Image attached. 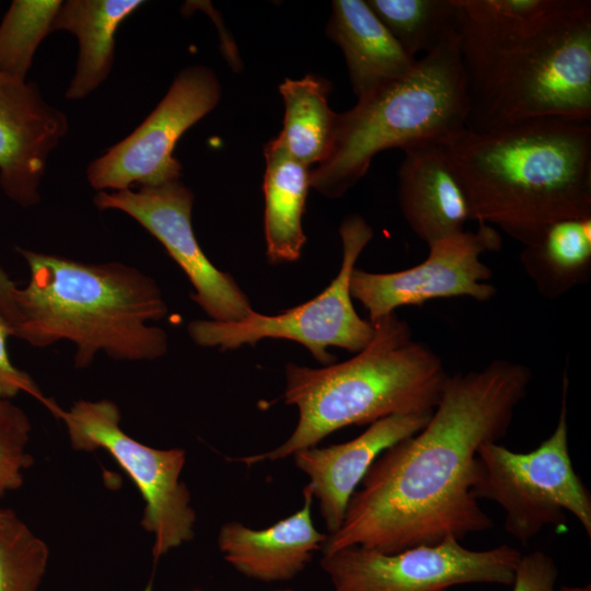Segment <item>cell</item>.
<instances>
[{
    "label": "cell",
    "mask_w": 591,
    "mask_h": 591,
    "mask_svg": "<svg viewBox=\"0 0 591 591\" xmlns=\"http://www.w3.org/2000/svg\"><path fill=\"white\" fill-rule=\"evenodd\" d=\"M531 381L526 364L507 359L449 375L426 426L370 466L323 555L349 546L393 554L493 528L472 494L475 455L507 434Z\"/></svg>",
    "instance_id": "1"
},
{
    "label": "cell",
    "mask_w": 591,
    "mask_h": 591,
    "mask_svg": "<svg viewBox=\"0 0 591 591\" xmlns=\"http://www.w3.org/2000/svg\"><path fill=\"white\" fill-rule=\"evenodd\" d=\"M442 147L472 220L523 246L554 222L591 217V120L540 117L464 128Z\"/></svg>",
    "instance_id": "2"
},
{
    "label": "cell",
    "mask_w": 591,
    "mask_h": 591,
    "mask_svg": "<svg viewBox=\"0 0 591 591\" xmlns=\"http://www.w3.org/2000/svg\"><path fill=\"white\" fill-rule=\"evenodd\" d=\"M30 278L16 289L20 323L14 337L33 347L68 340L84 369L103 351L121 361H147L167 351V335L149 324L167 305L153 278L119 262L89 264L18 247Z\"/></svg>",
    "instance_id": "3"
},
{
    "label": "cell",
    "mask_w": 591,
    "mask_h": 591,
    "mask_svg": "<svg viewBox=\"0 0 591 591\" xmlns=\"http://www.w3.org/2000/svg\"><path fill=\"white\" fill-rule=\"evenodd\" d=\"M373 336L352 358L309 368L285 367V402L299 410L291 436L274 450L236 457L248 466L316 447L332 432L398 414L433 412L449 378L439 355L413 338L395 312L372 323Z\"/></svg>",
    "instance_id": "4"
},
{
    "label": "cell",
    "mask_w": 591,
    "mask_h": 591,
    "mask_svg": "<svg viewBox=\"0 0 591 591\" xmlns=\"http://www.w3.org/2000/svg\"><path fill=\"white\" fill-rule=\"evenodd\" d=\"M466 128L540 117L591 120V2L563 0L541 27L461 55Z\"/></svg>",
    "instance_id": "5"
},
{
    "label": "cell",
    "mask_w": 591,
    "mask_h": 591,
    "mask_svg": "<svg viewBox=\"0 0 591 591\" xmlns=\"http://www.w3.org/2000/svg\"><path fill=\"white\" fill-rule=\"evenodd\" d=\"M467 80L455 24L414 68L338 114L327 159L311 170V187L339 198L367 173L379 152L433 142L466 128Z\"/></svg>",
    "instance_id": "6"
},
{
    "label": "cell",
    "mask_w": 591,
    "mask_h": 591,
    "mask_svg": "<svg viewBox=\"0 0 591 591\" xmlns=\"http://www.w3.org/2000/svg\"><path fill=\"white\" fill-rule=\"evenodd\" d=\"M568 386L565 371L556 427L536 449L521 453L498 442H486L475 455L473 496L498 503L505 512L506 532L523 545L546 526L564 530L567 512L591 537V495L569 453Z\"/></svg>",
    "instance_id": "7"
},
{
    "label": "cell",
    "mask_w": 591,
    "mask_h": 591,
    "mask_svg": "<svg viewBox=\"0 0 591 591\" xmlns=\"http://www.w3.org/2000/svg\"><path fill=\"white\" fill-rule=\"evenodd\" d=\"M339 234L343 245L339 271L315 298L275 315L253 310L236 322L194 320L187 326L192 340L201 347L229 350L266 338L288 339L303 345L323 366L336 361V357L327 351L328 347L356 354L363 349L371 340L374 327L369 320L358 315L349 280L373 230L360 215H349L344 218Z\"/></svg>",
    "instance_id": "8"
},
{
    "label": "cell",
    "mask_w": 591,
    "mask_h": 591,
    "mask_svg": "<svg viewBox=\"0 0 591 591\" xmlns=\"http://www.w3.org/2000/svg\"><path fill=\"white\" fill-rule=\"evenodd\" d=\"M80 451L106 450L129 475L144 500L142 528L154 537L153 570L161 556L194 537L195 510L190 493L179 480L186 461L183 449H154L120 427V412L109 399L78 401L54 415Z\"/></svg>",
    "instance_id": "9"
},
{
    "label": "cell",
    "mask_w": 591,
    "mask_h": 591,
    "mask_svg": "<svg viewBox=\"0 0 591 591\" xmlns=\"http://www.w3.org/2000/svg\"><path fill=\"white\" fill-rule=\"evenodd\" d=\"M521 553L509 545L475 551L448 536L385 554L349 546L323 555L333 591H447L468 583L511 586Z\"/></svg>",
    "instance_id": "10"
},
{
    "label": "cell",
    "mask_w": 591,
    "mask_h": 591,
    "mask_svg": "<svg viewBox=\"0 0 591 591\" xmlns=\"http://www.w3.org/2000/svg\"><path fill=\"white\" fill-rule=\"evenodd\" d=\"M221 86L206 66H188L174 78L164 97L126 138L90 162L86 178L97 192L159 186L182 177L174 148L194 124L219 103Z\"/></svg>",
    "instance_id": "11"
},
{
    "label": "cell",
    "mask_w": 591,
    "mask_h": 591,
    "mask_svg": "<svg viewBox=\"0 0 591 591\" xmlns=\"http://www.w3.org/2000/svg\"><path fill=\"white\" fill-rule=\"evenodd\" d=\"M498 230L478 223L476 231H462L428 245V256L420 264L394 273L352 270L349 288L371 323L397 308L421 305L433 299L468 297L488 301L497 292L489 283L493 271L480 260L486 252L501 248Z\"/></svg>",
    "instance_id": "12"
},
{
    "label": "cell",
    "mask_w": 591,
    "mask_h": 591,
    "mask_svg": "<svg viewBox=\"0 0 591 591\" xmlns=\"http://www.w3.org/2000/svg\"><path fill=\"white\" fill-rule=\"evenodd\" d=\"M93 202L100 210L126 213L162 244L187 276L195 289L190 298L209 320L236 322L253 311L235 279L201 250L192 224L194 194L181 179L138 190L97 192Z\"/></svg>",
    "instance_id": "13"
},
{
    "label": "cell",
    "mask_w": 591,
    "mask_h": 591,
    "mask_svg": "<svg viewBox=\"0 0 591 591\" xmlns=\"http://www.w3.org/2000/svg\"><path fill=\"white\" fill-rule=\"evenodd\" d=\"M68 129L67 115L35 82L0 70V187L10 200L22 208L39 202L49 155Z\"/></svg>",
    "instance_id": "14"
},
{
    "label": "cell",
    "mask_w": 591,
    "mask_h": 591,
    "mask_svg": "<svg viewBox=\"0 0 591 591\" xmlns=\"http://www.w3.org/2000/svg\"><path fill=\"white\" fill-rule=\"evenodd\" d=\"M432 413L392 415L372 422L347 442L293 453L296 466L310 479L305 487L318 501L328 535L340 528L350 497L376 457L421 430Z\"/></svg>",
    "instance_id": "15"
},
{
    "label": "cell",
    "mask_w": 591,
    "mask_h": 591,
    "mask_svg": "<svg viewBox=\"0 0 591 591\" xmlns=\"http://www.w3.org/2000/svg\"><path fill=\"white\" fill-rule=\"evenodd\" d=\"M398 204L408 227L427 245L464 231L471 209L462 184L440 143L403 150Z\"/></svg>",
    "instance_id": "16"
},
{
    "label": "cell",
    "mask_w": 591,
    "mask_h": 591,
    "mask_svg": "<svg viewBox=\"0 0 591 591\" xmlns=\"http://www.w3.org/2000/svg\"><path fill=\"white\" fill-rule=\"evenodd\" d=\"M303 497L300 510L269 528L254 530L237 521L224 523L218 534L224 559L242 575L263 582L287 581L299 575L327 538L313 524V496L306 487Z\"/></svg>",
    "instance_id": "17"
},
{
    "label": "cell",
    "mask_w": 591,
    "mask_h": 591,
    "mask_svg": "<svg viewBox=\"0 0 591 591\" xmlns=\"http://www.w3.org/2000/svg\"><path fill=\"white\" fill-rule=\"evenodd\" d=\"M326 33L341 49L358 100L407 74L416 65L363 0H335Z\"/></svg>",
    "instance_id": "18"
},
{
    "label": "cell",
    "mask_w": 591,
    "mask_h": 591,
    "mask_svg": "<svg viewBox=\"0 0 591 591\" xmlns=\"http://www.w3.org/2000/svg\"><path fill=\"white\" fill-rule=\"evenodd\" d=\"M143 3L142 0L62 1L51 32L71 33L79 43L76 70L65 93L67 100L89 96L107 79L115 58V35Z\"/></svg>",
    "instance_id": "19"
},
{
    "label": "cell",
    "mask_w": 591,
    "mask_h": 591,
    "mask_svg": "<svg viewBox=\"0 0 591 591\" xmlns=\"http://www.w3.org/2000/svg\"><path fill=\"white\" fill-rule=\"evenodd\" d=\"M264 154L266 255L271 264L292 263L300 258L306 242L302 217L311 170L289 153L279 136L266 143Z\"/></svg>",
    "instance_id": "20"
},
{
    "label": "cell",
    "mask_w": 591,
    "mask_h": 591,
    "mask_svg": "<svg viewBox=\"0 0 591 591\" xmlns=\"http://www.w3.org/2000/svg\"><path fill=\"white\" fill-rule=\"evenodd\" d=\"M523 270L537 292L556 299L591 275V217L565 219L548 225L520 253Z\"/></svg>",
    "instance_id": "21"
},
{
    "label": "cell",
    "mask_w": 591,
    "mask_h": 591,
    "mask_svg": "<svg viewBox=\"0 0 591 591\" xmlns=\"http://www.w3.org/2000/svg\"><path fill=\"white\" fill-rule=\"evenodd\" d=\"M285 103L279 137L289 153L306 166L324 162L334 143L337 117L327 103L331 83L315 74L285 79L279 85Z\"/></svg>",
    "instance_id": "22"
},
{
    "label": "cell",
    "mask_w": 591,
    "mask_h": 591,
    "mask_svg": "<svg viewBox=\"0 0 591 591\" xmlns=\"http://www.w3.org/2000/svg\"><path fill=\"white\" fill-rule=\"evenodd\" d=\"M373 13L413 57L431 51L454 26V0H367Z\"/></svg>",
    "instance_id": "23"
},
{
    "label": "cell",
    "mask_w": 591,
    "mask_h": 591,
    "mask_svg": "<svg viewBox=\"0 0 591 591\" xmlns=\"http://www.w3.org/2000/svg\"><path fill=\"white\" fill-rule=\"evenodd\" d=\"M61 0H13L0 22V70L26 80L35 51L51 32Z\"/></svg>",
    "instance_id": "24"
},
{
    "label": "cell",
    "mask_w": 591,
    "mask_h": 591,
    "mask_svg": "<svg viewBox=\"0 0 591 591\" xmlns=\"http://www.w3.org/2000/svg\"><path fill=\"white\" fill-rule=\"evenodd\" d=\"M47 544L11 509L0 508V591H38Z\"/></svg>",
    "instance_id": "25"
},
{
    "label": "cell",
    "mask_w": 591,
    "mask_h": 591,
    "mask_svg": "<svg viewBox=\"0 0 591 591\" xmlns=\"http://www.w3.org/2000/svg\"><path fill=\"white\" fill-rule=\"evenodd\" d=\"M31 421L11 399H0V498L20 488L23 472L33 464L27 451Z\"/></svg>",
    "instance_id": "26"
},
{
    "label": "cell",
    "mask_w": 591,
    "mask_h": 591,
    "mask_svg": "<svg viewBox=\"0 0 591 591\" xmlns=\"http://www.w3.org/2000/svg\"><path fill=\"white\" fill-rule=\"evenodd\" d=\"M10 336H12L11 327L0 316V399H11L24 392L43 403L54 414L59 407L58 404L45 397L31 375L14 367L10 361L7 349V340Z\"/></svg>",
    "instance_id": "27"
},
{
    "label": "cell",
    "mask_w": 591,
    "mask_h": 591,
    "mask_svg": "<svg viewBox=\"0 0 591 591\" xmlns=\"http://www.w3.org/2000/svg\"><path fill=\"white\" fill-rule=\"evenodd\" d=\"M558 569L554 559L542 551L521 556L514 571L512 591H555Z\"/></svg>",
    "instance_id": "28"
},
{
    "label": "cell",
    "mask_w": 591,
    "mask_h": 591,
    "mask_svg": "<svg viewBox=\"0 0 591 591\" xmlns=\"http://www.w3.org/2000/svg\"><path fill=\"white\" fill-rule=\"evenodd\" d=\"M18 286L0 266V316L10 325L12 336L19 326L20 315L14 296Z\"/></svg>",
    "instance_id": "29"
},
{
    "label": "cell",
    "mask_w": 591,
    "mask_h": 591,
    "mask_svg": "<svg viewBox=\"0 0 591 591\" xmlns=\"http://www.w3.org/2000/svg\"><path fill=\"white\" fill-rule=\"evenodd\" d=\"M555 591H591V586L590 583L584 586H563Z\"/></svg>",
    "instance_id": "30"
},
{
    "label": "cell",
    "mask_w": 591,
    "mask_h": 591,
    "mask_svg": "<svg viewBox=\"0 0 591 591\" xmlns=\"http://www.w3.org/2000/svg\"><path fill=\"white\" fill-rule=\"evenodd\" d=\"M193 591H201V590L195 589V590H193ZM274 591H293V590H291V589H282V590H274Z\"/></svg>",
    "instance_id": "31"
}]
</instances>
